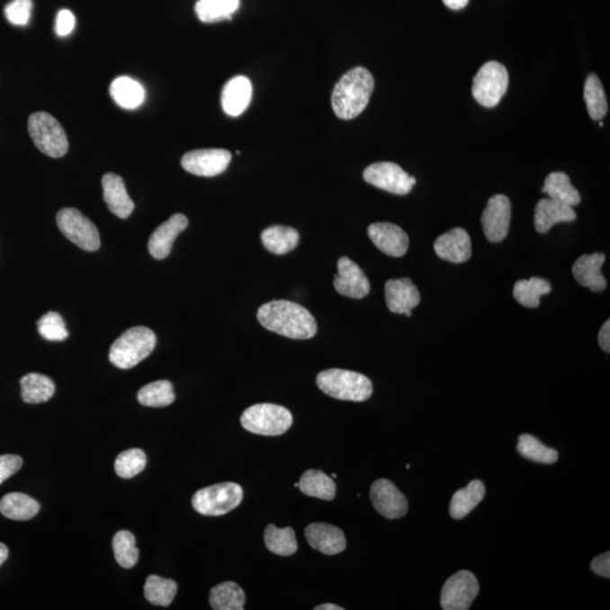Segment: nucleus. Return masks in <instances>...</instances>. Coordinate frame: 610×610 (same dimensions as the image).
I'll list each match as a JSON object with an SVG mask.
<instances>
[{
  "label": "nucleus",
  "instance_id": "nucleus-1",
  "mask_svg": "<svg viewBox=\"0 0 610 610\" xmlns=\"http://www.w3.org/2000/svg\"><path fill=\"white\" fill-rule=\"evenodd\" d=\"M260 325L272 333L292 339H311L317 334V322L302 305L286 300H275L258 310Z\"/></svg>",
  "mask_w": 610,
  "mask_h": 610
},
{
  "label": "nucleus",
  "instance_id": "nucleus-2",
  "mask_svg": "<svg viewBox=\"0 0 610 610\" xmlns=\"http://www.w3.org/2000/svg\"><path fill=\"white\" fill-rule=\"evenodd\" d=\"M373 90L374 78L368 69L355 67L349 70L336 84L331 95L336 116L343 121L360 116L368 107Z\"/></svg>",
  "mask_w": 610,
  "mask_h": 610
},
{
  "label": "nucleus",
  "instance_id": "nucleus-3",
  "mask_svg": "<svg viewBox=\"0 0 610 610\" xmlns=\"http://www.w3.org/2000/svg\"><path fill=\"white\" fill-rule=\"evenodd\" d=\"M317 384L327 396L335 399L362 402L373 392V384L365 375L354 371L329 369L317 377Z\"/></svg>",
  "mask_w": 610,
  "mask_h": 610
},
{
  "label": "nucleus",
  "instance_id": "nucleus-4",
  "mask_svg": "<svg viewBox=\"0 0 610 610\" xmlns=\"http://www.w3.org/2000/svg\"><path fill=\"white\" fill-rule=\"evenodd\" d=\"M157 346V336L148 327L128 329L112 344L109 360L118 369L134 368Z\"/></svg>",
  "mask_w": 610,
  "mask_h": 610
},
{
  "label": "nucleus",
  "instance_id": "nucleus-5",
  "mask_svg": "<svg viewBox=\"0 0 610 610\" xmlns=\"http://www.w3.org/2000/svg\"><path fill=\"white\" fill-rule=\"evenodd\" d=\"M243 428L254 435L277 436L284 435L293 424V417L285 407L257 404L249 407L241 417Z\"/></svg>",
  "mask_w": 610,
  "mask_h": 610
},
{
  "label": "nucleus",
  "instance_id": "nucleus-6",
  "mask_svg": "<svg viewBox=\"0 0 610 610\" xmlns=\"http://www.w3.org/2000/svg\"><path fill=\"white\" fill-rule=\"evenodd\" d=\"M29 134L40 152L58 158L68 152L69 143L63 126L47 112L31 114L28 122Z\"/></svg>",
  "mask_w": 610,
  "mask_h": 610
},
{
  "label": "nucleus",
  "instance_id": "nucleus-7",
  "mask_svg": "<svg viewBox=\"0 0 610 610\" xmlns=\"http://www.w3.org/2000/svg\"><path fill=\"white\" fill-rule=\"evenodd\" d=\"M243 489L237 483H220L199 489L193 498L194 510L202 516H220L240 506Z\"/></svg>",
  "mask_w": 610,
  "mask_h": 610
},
{
  "label": "nucleus",
  "instance_id": "nucleus-8",
  "mask_svg": "<svg viewBox=\"0 0 610 610\" xmlns=\"http://www.w3.org/2000/svg\"><path fill=\"white\" fill-rule=\"evenodd\" d=\"M508 73L498 61H489L476 74L472 82V95L485 108H494L506 94Z\"/></svg>",
  "mask_w": 610,
  "mask_h": 610
},
{
  "label": "nucleus",
  "instance_id": "nucleus-9",
  "mask_svg": "<svg viewBox=\"0 0 610 610\" xmlns=\"http://www.w3.org/2000/svg\"><path fill=\"white\" fill-rule=\"evenodd\" d=\"M57 225L74 245L85 251H96L101 246L99 229L76 209H64L57 214Z\"/></svg>",
  "mask_w": 610,
  "mask_h": 610
},
{
  "label": "nucleus",
  "instance_id": "nucleus-10",
  "mask_svg": "<svg viewBox=\"0 0 610 610\" xmlns=\"http://www.w3.org/2000/svg\"><path fill=\"white\" fill-rule=\"evenodd\" d=\"M366 183L388 193L404 194L412 192L417 179L408 175L396 163L379 162L366 167L363 174Z\"/></svg>",
  "mask_w": 610,
  "mask_h": 610
},
{
  "label": "nucleus",
  "instance_id": "nucleus-11",
  "mask_svg": "<svg viewBox=\"0 0 610 610\" xmlns=\"http://www.w3.org/2000/svg\"><path fill=\"white\" fill-rule=\"evenodd\" d=\"M480 585L470 571H459L444 583L441 591V607L444 610H468L479 596Z\"/></svg>",
  "mask_w": 610,
  "mask_h": 610
},
{
  "label": "nucleus",
  "instance_id": "nucleus-12",
  "mask_svg": "<svg viewBox=\"0 0 610 610\" xmlns=\"http://www.w3.org/2000/svg\"><path fill=\"white\" fill-rule=\"evenodd\" d=\"M231 160V153L227 149H196L184 154L181 166L194 175L216 176L228 169Z\"/></svg>",
  "mask_w": 610,
  "mask_h": 610
},
{
  "label": "nucleus",
  "instance_id": "nucleus-13",
  "mask_svg": "<svg viewBox=\"0 0 610 610\" xmlns=\"http://www.w3.org/2000/svg\"><path fill=\"white\" fill-rule=\"evenodd\" d=\"M511 222V202L504 194L489 199L481 215L484 234L489 242H501L507 237Z\"/></svg>",
  "mask_w": 610,
  "mask_h": 610
},
{
  "label": "nucleus",
  "instance_id": "nucleus-14",
  "mask_svg": "<svg viewBox=\"0 0 610 610\" xmlns=\"http://www.w3.org/2000/svg\"><path fill=\"white\" fill-rule=\"evenodd\" d=\"M371 501L375 510L388 519H399L408 512L405 495L389 480H375L371 486Z\"/></svg>",
  "mask_w": 610,
  "mask_h": 610
},
{
  "label": "nucleus",
  "instance_id": "nucleus-15",
  "mask_svg": "<svg viewBox=\"0 0 610 610\" xmlns=\"http://www.w3.org/2000/svg\"><path fill=\"white\" fill-rule=\"evenodd\" d=\"M338 274L335 275L334 286L343 296L351 299H363L371 291L369 278L359 265L347 257H342L337 264Z\"/></svg>",
  "mask_w": 610,
  "mask_h": 610
},
{
  "label": "nucleus",
  "instance_id": "nucleus-16",
  "mask_svg": "<svg viewBox=\"0 0 610 610\" xmlns=\"http://www.w3.org/2000/svg\"><path fill=\"white\" fill-rule=\"evenodd\" d=\"M387 307L392 313L412 317V310L421 302V294L410 278L390 280L384 287Z\"/></svg>",
  "mask_w": 610,
  "mask_h": 610
},
{
  "label": "nucleus",
  "instance_id": "nucleus-17",
  "mask_svg": "<svg viewBox=\"0 0 610 610\" xmlns=\"http://www.w3.org/2000/svg\"><path fill=\"white\" fill-rule=\"evenodd\" d=\"M369 238L383 254L400 258L409 247L408 236L404 229L392 223H373L368 229Z\"/></svg>",
  "mask_w": 610,
  "mask_h": 610
},
{
  "label": "nucleus",
  "instance_id": "nucleus-18",
  "mask_svg": "<svg viewBox=\"0 0 610 610\" xmlns=\"http://www.w3.org/2000/svg\"><path fill=\"white\" fill-rule=\"evenodd\" d=\"M188 219L184 214L172 215L161 224L148 240V251L152 257L157 260L169 257L176 238L188 228Z\"/></svg>",
  "mask_w": 610,
  "mask_h": 610
},
{
  "label": "nucleus",
  "instance_id": "nucleus-19",
  "mask_svg": "<svg viewBox=\"0 0 610 610\" xmlns=\"http://www.w3.org/2000/svg\"><path fill=\"white\" fill-rule=\"evenodd\" d=\"M437 257L453 264L466 263L471 257V240L466 229L455 228L435 242Z\"/></svg>",
  "mask_w": 610,
  "mask_h": 610
},
{
  "label": "nucleus",
  "instance_id": "nucleus-20",
  "mask_svg": "<svg viewBox=\"0 0 610 610\" xmlns=\"http://www.w3.org/2000/svg\"><path fill=\"white\" fill-rule=\"evenodd\" d=\"M305 538L313 550L325 555H337L346 548V537L336 525L329 524H311L305 528Z\"/></svg>",
  "mask_w": 610,
  "mask_h": 610
},
{
  "label": "nucleus",
  "instance_id": "nucleus-21",
  "mask_svg": "<svg viewBox=\"0 0 610 610\" xmlns=\"http://www.w3.org/2000/svg\"><path fill=\"white\" fill-rule=\"evenodd\" d=\"M576 220L573 207L550 197L539 201L534 209V228L538 233L546 234L556 224L571 223Z\"/></svg>",
  "mask_w": 610,
  "mask_h": 610
},
{
  "label": "nucleus",
  "instance_id": "nucleus-22",
  "mask_svg": "<svg viewBox=\"0 0 610 610\" xmlns=\"http://www.w3.org/2000/svg\"><path fill=\"white\" fill-rule=\"evenodd\" d=\"M103 199L109 211L119 219H128L135 210V203L127 193L125 181L114 174H107L102 178Z\"/></svg>",
  "mask_w": 610,
  "mask_h": 610
},
{
  "label": "nucleus",
  "instance_id": "nucleus-23",
  "mask_svg": "<svg viewBox=\"0 0 610 610\" xmlns=\"http://www.w3.org/2000/svg\"><path fill=\"white\" fill-rule=\"evenodd\" d=\"M606 260L604 254L585 255L573 265L572 273L579 284L599 293L607 286L601 267Z\"/></svg>",
  "mask_w": 610,
  "mask_h": 610
},
{
  "label": "nucleus",
  "instance_id": "nucleus-24",
  "mask_svg": "<svg viewBox=\"0 0 610 610\" xmlns=\"http://www.w3.org/2000/svg\"><path fill=\"white\" fill-rule=\"evenodd\" d=\"M252 99V84L246 76H237L225 84L222 92V107L231 117L240 116L249 107Z\"/></svg>",
  "mask_w": 610,
  "mask_h": 610
},
{
  "label": "nucleus",
  "instance_id": "nucleus-25",
  "mask_svg": "<svg viewBox=\"0 0 610 610\" xmlns=\"http://www.w3.org/2000/svg\"><path fill=\"white\" fill-rule=\"evenodd\" d=\"M485 497V485L481 480H472L467 488L455 492L450 503V515L461 520L470 515Z\"/></svg>",
  "mask_w": 610,
  "mask_h": 610
},
{
  "label": "nucleus",
  "instance_id": "nucleus-26",
  "mask_svg": "<svg viewBox=\"0 0 610 610\" xmlns=\"http://www.w3.org/2000/svg\"><path fill=\"white\" fill-rule=\"evenodd\" d=\"M110 94L119 107L126 110L140 107L145 100L144 87L135 79L127 76L114 79L110 86Z\"/></svg>",
  "mask_w": 610,
  "mask_h": 610
},
{
  "label": "nucleus",
  "instance_id": "nucleus-27",
  "mask_svg": "<svg viewBox=\"0 0 610 610\" xmlns=\"http://www.w3.org/2000/svg\"><path fill=\"white\" fill-rule=\"evenodd\" d=\"M39 511V502L23 493H10L0 499V512L8 519L30 520L34 518Z\"/></svg>",
  "mask_w": 610,
  "mask_h": 610
},
{
  "label": "nucleus",
  "instance_id": "nucleus-28",
  "mask_svg": "<svg viewBox=\"0 0 610 610\" xmlns=\"http://www.w3.org/2000/svg\"><path fill=\"white\" fill-rule=\"evenodd\" d=\"M542 192L548 194V197L571 207L581 202L580 193L573 187L570 176L564 172H552L548 175Z\"/></svg>",
  "mask_w": 610,
  "mask_h": 610
},
{
  "label": "nucleus",
  "instance_id": "nucleus-29",
  "mask_svg": "<svg viewBox=\"0 0 610 610\" xmlns=\"http://www.w3.org/2000/svg\"><path fill=\"white\" fill-rule=\"evenodd\" d=\"M262 241L269 252L282 256L289 254L298 247L300 236L295 229L276 225L265 229L262 233Z\"/></svg>",
  "mask_w": 610,
  "mask_h": 610
},
{
  "label": "nucleus",
  "instance_id": "nucleus-30",
  "mask_svg": "<svg viewBox=\"0 0 610 610\" xmlns=\"http://www.w3.org/2000/svg\"><path fill=\"white\" fill-rule=\"evenodd\" d=\"M22 399L26 404H41L55 393V383L50 378L39 373H30L21 379Z\"/></svg>",
  "mask_w": 610,
  "mask_h": 610
},
{
  "label": "nucleus",
  "instance_id": "nucleus-31",
  "mask_svg": "<svg viewBox=\"0 0 610 610\" xmlns=\"http://www.w3.org/2000/svg\"><path fill=\"white\" fill-rule=\"evenodd\" d=\"M210 604L215 610H243L246 595L236 582H223L211 590Z\"/></svg>",
  "mask_w": 610,
  "mask_h": 610
},
{
  "label": "nucleus",
  "instance_id": "nucleus-32",
  "mask_svg": "<svg viewBox=\"0 0 610 610\" xmlns=\"http://www.w3.org/2000/svg\"><path fill=\"white\" fill-rule=\"evenodd\" d=\"M299 489L308 497L326 499V501H331L336 495L334 480L321 471H305L299 481Z\"/></svg>",
  "mask_w": 610,
  "mask_h": 610
},
{
  "label": "nucleus",
  "instance_id": "nucleus-33",
  "mask_svg": "<svg viewBox=\"0 0 610 610\" xmlns=\"http://www.w3.org/2000/svg\"><path fill=\"white\" fill-rule=\"evenodd\" d=\"M240 7V0H198L194 11L203 23L231 20Z\"/></svg>",
  "mask_w": 610,
  "mask_h": 610
},
{
  "label": "nucleus",
  "instance_id": "nucleus-34",
  "mask_svg": "<svg viewBox=\"0 0 610 610\" xmlns=\"http://www.w3.org/2000/svg\"><path fill=\"white\" fill-rule=\"evenodd\" d=\"M551 283L543 278L533 277L530 280H521L516 283L514 296L525 308L536 309L541 304L543 295L550 294Z\"/></svg>",
  "mask_w": 610,
  "mask_h": 610
},
{
  "label": "nucleus",
  "instance_id": "nucleus-35",
  "mask_svg": "<svg viewBox=\"0 0 610 610\" xmlns=\"http://www.w3.org/2000/svg\"><path fill=\"white\" fill-rule=\"evenodd\" d=\"M265 543L267 550L278 556H291L298 551L293 528H277L276 525H268L265 530Z\"/></svg>",
  "mask_w": 610,
  "mask_h": 610
},
{
  "label": "nucleus",
  "instance_id": "nucleus-36",
  "mask_svg": "<svg viewBox=\"0 0 610 610\" xmlns=\"http://www.w3.org/2000/svg\"><path fill=\"white\" fill-rule=\"evenodd\" d=\"M178 592V585L171 579L149 576L144 587L145 598L150 604L167 607L174 601Z\"/></svg>",
  "mask_w": 610,
  "mask_h": 610
},
{
  "label": "nucleus",
  "instance_id": "nucleus-37",
  "mask_svg": "<svg viewBox=\"0 0 610 610\" xmlns=\"http://www.w3.org/2000/svg\"><path fill=\"white\" fill-rule=\"evenodd\" d=\"M585 101L588 113L594 121H600L608 112L607 99L600 79L596 74L588 76L585 84Z\"/></svg>",
  "mask_w": 610,
  "mask_h": 610
},
{
  "label": "nucleus",
  "instance_id": "nucleus-38",
  "mask_svg": "<svg viewBox=\"0 0 610 610\" xmlns=\"http://www.w3.org/2000/svg\"><path fill=\"white\" fill-rule=\"evenodd\" d=\"M137 398L146 407H166L175 400L174 386L167 380H160L141 388Z\"/></svg>",
  "mask_w": 610,
  "mask_h": 610
},
{
  "label": "nucleus",
  "instance_id": "nucleus-39",
  "mask_svg": "<svg viewBox=\"0 0 610 610\" xmlns=\"http://www.w3.org/2000/svg\"><path fill=\"white\" fill-rule=\"evenodd\" d=\"M518 451L525 459L538 463H546V465H552L559 459L556 450L547 448L536 437L529 435H520Z\"/></svg>",
  "mask_w": 610,
  "mask_h": 610
},
{
  "label": "nucleus",
  "instance_id": "nucleus-40",
  "mask_svg": "<svg viewBox=\"0 0 610 610\" xmlns=\"http://www.w3.org/2000/svg\"><path fill=\"white\" fill-rule=\"evenodd\" d=\"M112 547L119 565L123 569H131L139 557L134 534L127 530L118 532L113 537Z\"/></svg>",
  "mask_w": 610,
  "mask_h": 610
},
{
  "label": "nucleus",
  "instance_id": "nucleus-41",
  "mask_svg": "<svg viewBox=\"0 0 610 610\" xmlns=\"http://www.w3.org/2000/svg\"><path fill=\"white\" fill-rule=\"evenodd\" d=\"M146 462H148V459H146L144 451L130 449L123 451V453L118 455L114 468H116L119 477L130 480L145 470Z\"/></svg>",
  "mask_w": 610,
  "mask_h": 610
},
{
  "label": "nucleus",
  "instance_id": "nucleus-42",
  "mask_svg": "<svg viewBox=\"0 0 610 610\" xmlns=\"http://www.w3.org/2000/svg\"><path fill=\"white\" fill-rule=\"evenodd\" d=\"M38 330L41 337L49 342H63L69 336L63 317L57 312H48L44 315L38 321Z\"/></svg>",
  "mask_w": 610,
  "mask_h": 610
},
{
  "label": "nucleus",
  "instance_id": "nucleus-43",
  "mask_svg": "<svg viewBox=\"0 0 610 610\" xmlns=\"http://www.w3.org/2000/svg\"><path fill=\"white\" fill-rule=\"evenodd\" d=\"M32 0H13L5 7V16L13 25L25 26L29 24L32 14Z\"/></svg>",
  "mask_w": 610,
  "mask_h": 610
},
{
  "label": "nucleus",
  "instance_id": "nucleus-44",
  "mask_svg": "<svg viewBox=\"0 0 610 610\" xmlns=\"http://www.w3.org/2000/svg\"><path fill=\"white\" fill-rule=\"evenodd\" d=\"M23 466V459L16 454L0 455V484L16 474Z\"/></svg>",
  "mask_w": 610,
  "mask_h": 610
},
{
  "label": "nucleus",
  "instance_id": "nucleus-45",
  "mask_svg": "<svg viewBox=\"0 0 610 610\" xmlns=\"http://www.w3.org/2000/svg\"><path fill=\"white\" fill-rule=\"evenodd\" d=\"M75 25H76V19L73 13L68 10L60 11L56 19V33L59 37H67L73 32Z\"/></svg>",
  "mask_w": 610,
  "mask_h": 610
},
{
  "label": "nucleus",
  "instance_id": "nucleus-46",
  "mask_svg": "<svg viewBox=\"0 0 610 610\" xmlns=\"http://www.w3.org/2000/svg\"><path fill=\"white\" fill-rule=\"evenodd\" d=\"M591 570L597 576L608 579L610 577L609 552H606L604 554L595 557L591 562Z\"/></svg>",
  "mask_w": 610,
  "mask_h": 610
},
{
  "label": "nucleus",
  "instance_id": "nucleus-47",
  "mask_svg": "<svg viewBox=\"0 0 610 610\" xmlns=\"http://www.w3.org/2000/svg\"><path fill=\"white\" fill-rule=\"evenodd\" d=\"M598 342L600 347L604 349L606 353L610 352V321L607 320L605 322L604 326L601 327L600 333L598 336Z\"/></svg>",
  "mask_w": 610,
  "mask_h": 610
},
{
  "label": "nucleus",
  "instance_id": "nucleus-48",
  "mask_svg": "<svg viewBox=\"0 0 610 610\" xmlns=\"http://www.w3.org/2000/svg\"><path fill=\"white\" fill-rule=\"evenodd\" d=\"M444 3L450 10L459 11L465 8L468 5V3H470V0H444Z\"/></svg>",
  "mask_w": 610,
  "mask_h": 610
},
{
  "label": "nucleus",
  "instance_id": "nucleus-49",
  "mask_svg": "<svg viewBox=\"0 0 610 610\" xmlns=\"http://www.w3.org/2000/svg\"><path fill=\"white\" fill-rule=\"evenodd\" d=\"M8 557V548L5 543H0V565L5 563Z\"/></svg>",
  "mask_w": 610,
  "mask_h": 610
},
{
  "label": "nucleus",
  "instance_id": "nucleus-50",
  "mask_svg": "<svg viewBox=\"0 0 610 610\" xmlns=\"http://www.w3.org/2000/svg\"><path fill=\"white\" fill-rule=\"evenodd\" d=\"M316 610H344L343 607H340V606L334 605V604H324L320 606H317L315 608Z\"/></svg>",
  "mask_w": 610,
  "mask_h": 610
},
{
  "label": "nucleus",
  "instance_id": "nucleus-51",
  "mask_svg": "<svg viewBox=\"0 0 610 610\" xmlns=\"http://www.w3.org/2000/svg\"><path fill=\"white\" fill-rule=\"evenodd\" d=\"M599 126H600V127H604V123L600 121V122H599Z\"/></svg>",
  "mask_w": 610,
  "mask_h": 610
}]
</instances>
